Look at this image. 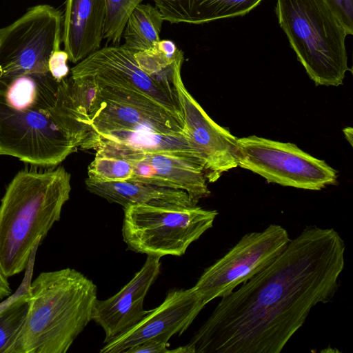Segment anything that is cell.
Returning a JSON list of instances; mask_svg holds the SVG:
<instances>
[{
    "mask_svg": "<svg viewBox=\"0 0 353 353\" xmlns=\"http://www.w3.org/2000/svg\"><path fill=\"white\" fill-rule=\"evenodd\" d=\"M333 228L306 226L265 268L221 298L186 353H279L318 303L330 302L345 267Z\"/></svg>",
    "mask_w": 353,
    "mask_h": 353,
    "instance_id": "1",
    "label": "cell"
},
{
    "mask_svg": "<svg viewBox=\"0 0 353 353\" xmlns=\"http://www.w3.org/2000/svg\"><path fill=\"white\" fill-rule=\"evenodd\" d=\"M91 131L69 77L57 81L45 72L0 78V155L54 167Z\"/></svg>",
    "mask_w": 353,
    "mask_h": 353,
    "instance_id": "2",
    "label": "cell"
},
{
    "mask_svg": "<svg viewBox=\"0 0 353 353\" xmlns=\"http://www.w3.org/2000/svg\"><path fill=\"white\" fill-rule=\"evenodd\" d=\"M94 283L75 269L43 272L29 287L28 310L4 353H65L92 321Z\"/></svg>",
    "mask_w": 353,
    "mask_h": 353,
    "instance_id": "3",
    "label": "cell"
},
{
    "mask_svg": "<svg viewBox=\"0 0 353 353\" xmlns=\"http://www.w3.org/2000/svg\"><path fill=\"white\" fill-rule=\"evenodd\" d=\"M70 178L62 166L26 168L8 185L0 203V271L7 278L25 270L35 245L59 221Z\"/></svg>",
    "mask_w": 353,
    "mask_h": 353,
    "instance_id": "4",
    "label": "cell"
},
{
    "mask_svg": "<svg viewBox=\"0 0 353 353\" xmlns=\"http://www.w3.org/2000/svg\"><path fill=\"white\" fill-rule=\"evenodd\" d=\"M276 13L298 60L316 85H342L347 65L345 27L326 0H277Z\"/></svg>",
    "mask_w": 353,
    "mask_h": 353,
    "instance_id": "5",
    "label": "cell"
},
{
    "mask_svg": "<svg viewBox=\"0 0 353 353\" xmlns=\"http://www.w3.org/2000/svg\"><path fill=\"white\" fill-rule=\"evenodd\" d=\"M122 236L128 250L161 258L183 255L213 226L215 210L199 206L133 205L123 208Z\"/></svg>",
    "mask_w": 353,
    "mask_h": 353,
    "instance_id": "6",
    "label": "cell"
},
{
    "mask_svg": "<svg viewBox=\"0 0 353 353\" xmlns=\"http://www.w3.org/2000/svg\"><path fill=\"white\" fill-rule=\"evenodd\" d=\"M237 148L238 166L268 183L310 190L336 183L334 169L294 143L251 135L237 138Z\"/></svg>",
    "mask_w": 353,
    "mask_h": 353,
    "instance_id": "7",
    "label": "cell"
},
{
    "mask_svg": "<svg viewBox=\"0 0 353 353\" xmlns=\"http://www.w3.org/2000/svg\"><path fill=\"white\" fill-rule=\"evenodd\" d=\"M62 22L59 10L42 4L0 29V78L49 72V59L60 49Z\"/></svg>",
    "mask_w": 353,
    "mask_h": 353,
    "instance_id": "8",
    "label": "cell"
},
{
    "mask_svg": "<svg viewBox=\"0 0 353 353\" xmlns=\"http://www.w3.org/2000/svg\"><path fill=\"white\" fill-rule=\"evenodd\" d=\"M290 241L288 231L276 224L247 233L206 268L192 288L205 305L216 298L226 296L268 266Z\"/></svg>",
    "mask_w": 353,
    "mask_h": 353,
    "instance_id": "9",
    "label": "cell"
},
{
    "mask_svg": "<svg viewBox=\"0 0 353 353\" xmlns=\"http://www.w3.org/2000/svg\"><path fill=\"white\" fill-rule=\"evenodd\" d=\"M134 53L123 45L105 46L92 52L70 70V77H89L100 85L147 96L183 123L176 94L156 83L138 65Z\"/></svg>",
    "mask_w": 353,
    "mask_h": 353,
    "instance_id": "10",
    "label": "cell"
},
{
    "mask_svg": "<svg viewBox=\"0 0 353 353\" xmlns=\"http://www.w3.org/2000/svg\"><path fill=\"white\" fill-rule=\"evenodd\" d=\"M174 86L184 130L201 153L206 181L214 183L224 172L238 167L237 138L207 114L185 87L181 70L175 74Z\"/></svg>",
    "mask_w": 353,
    "mask_h": 353,
    "instance_id": "11",
    "label": "cell"
},
{
    "mask_svg": "<svg viewBox=\"0 0 353 353\" xmlns=\"http://www.w3.org/2000/svg\"><path fill=\"white\" fill-rule=\"evenodd\" d=\"M205 306L193 288L172 290L157 307L148 310L143 318L126 332L104 344L100 353H125L148 339L182 334Z\"/></svg>",
    "mask_w": 353,
    "mask_h": 353,
    "instance_id": "12",
    "label": "cell"
},
{
    "mask_svg": "<svg viewBox=\"0 0 353 353\" xmlns=\"http://www.w3.org/2000/svg\"><path fill=\"white\" fill-rule=\"evenodd\" d=\"M95 151V154L119 157L132 163L133 174L128 181L182 190L196 203L210 194L203 167L193 162L138 150L103 148Z\"/></svg>",
    "mask_w": 353,
    "mask_h": 353,
    "instance_id": "13",
    "label": "cell"
},
{
    "mask_svg": "<svg viewBox=\"0 0 353 353\" xmlns=\"http://www.w3.org/2000/svg\"><path fill=\"white\" fill-rule=\"evenodd\" d=\"M161 258L147 256L145 262L134 277L116 294L108 299L97 300L92 321L105 332L106 344L122 335L145 315L144 299L161 268Z\"/></svg>",
    "mask_w": 353,
    "mask_h": 353,
    "instance_id": "14",
    "label": "cell"
},
{
    "mask_svg": "<svg viewBox=\"0 0 353 353\" xmlns=\"http://www.w3.org/2000/svg\"><path fill=\"white\" fill-rule=\"evenodd\" d=\"M80 148L84 150L108 148L163 154L200 165L204 171L201 153L185 131L170 134L134 130L91 131Z\"/></svg>",
    "mask_w": 353,
    "mask_h": 353,
    "instance_id": "15",
    "label": "cell"
},
{
    "mask_svg": "<svg viewBox=\"0 0 353 353\" xmlns=\"http://www.w3.org/2000/svg\"><path fill=\"white\" fill-rule=\"evenodd\" d=\"M105 0H66L62 41L69 61L77 63L100 48Z\"/></svg>",
    "mask_w": 353,
    "mask_h": 353,
    "instance_id": "16",
    "label": "cell"
},
{
    "mask_svg": "<svg viewBox=\"0 0 353 353\" xmlns=\"http://www.w3.org/2000/svg\"><path fill=\"white\" fill-rule=\"evenodd\" d=\"M90 117L94 132L117 130L153 132L159 134L185 132L183 123L168 112H155L134 106L100 101Z\"/></svg>",
    "mask_w": 353,
    "mask_h": 353,
    "instance_id": "17",
    "label": "cell"
},
{
    "mask_svg": "<svg viewBox=\"0 0 353 353\" xmlns=\"http://www.w3.org/2000/svg\"><path fill=\"white\" fill-rule=\"evenodd\" d=\"M85 183L90 192L118 203L123 208L138 204L181 207L197 204L182 190L128 181L99 182L88 178Z\"/></svg>",
    "mask_w": 353,
    "mask_h": 353,
    "instance_id": "18",
    "label": "cell"
},
{
    "mask_svg": "<svg viewBox=\"0 0 353 353\" xmlns=\"http://www.w3.org/2000/svg\"><path fill=\"white\" fill-rule=\"evenodd\" d=\"M263 0H154L164 21L201 24L243 16Z\"/></svg>",
    "mask_w": 353,
    "mask_h": 353,
    "instance_id": "19",
    "label": "cell"
},
{
    "mask_svg": "<svg viewBox=\"0 0 353 353\" xmlns=\"http://www.w3.org/2000/svg\"><path fill=\"white\" fill-rule=\"evenodd\" d=\"M134 59L139 68L156 83L176 94L174 79L181 70L183 53L170 40H160L152 48L137 52Z\"/></svg>",
    "mask_w": 353,
    "mask_h": 353,
    "instance_id": "20",
    "label": "cell"
},
{
    "mask_svg": "<svg viewBox=\"0 0 353 353\" xmlns=\"http://www.w3.org/2000/svg\"><path fill=\"white\" fill-rule=\"evenodd\" d=\"M163 21L156 6L139 3L130 14L124 27L123 46L135 52L152 48L161 40Z\"/></svg>",
    "mask_w": 353,
    "mask_h": 353,
    "instance_id": "21",
    "label": "cell"
},
{
    "mask_svg": "<svg viewBox=\"0 0 353 353\" xmlns=\"http://www.w3.org/2000/svg\"><path fill=\"white\" fill-rule=\"evenodd\" d=\"M132 174L133 165L130 161L98 154L88 169V178L99 182L129 181Z\"/></svg>",
    "mask_w": 353,
    "mask_h": 353,
    "instance_id": "22",
    "label": "cell"
},
{
    "mask_svg": "<svg viewBox=\"0 0 353 353\" xmlns=\"http://www.w3.org/2000/svg\"><path fill=\"white\" fill-rule=\"evenodd\" d=\"M143 0H105V19L103 39L113 45H119L127 20Z\"/></svg>",
    "mask_w": 353,
    "mask_h": 353,
    "instance_id": "23",
    "label": "cell"
},
{
    "mask_svg": "<svg viewBox=\"0 0 353 353\" xmlns=\"http://www.w3.org/2000/svg\"><path fill=\"white\" fill-rule=\"evenodd\" d=\"M28 296L29 294L0 314V353H4L23 324L28 310Z\"/></svg>",
    "mask_w": 353,
    "mask_h": 353,
    "instance_id": "24",
    "label": "cell"
},
{
    "mask_svg": "<svg viewBox=\"0 0 353 353\" xmlns=\"http://www.w3.org/2000/svg\"><path fill=\"white\" fill-rule=\"evenodd\" d=\"M75 101L89 119L99 106V85L92 77H69Z\"/></svg>",
    "mask_w": 353,
    "mask_h": 353,
    "instance_id": "25",
    "label": "cell"
},
{
    "mask_svg": "<svg viewBox=\"0 0 353 353\" xmlns=\"http://www.w3.org/2000/svg\"><path fill=\"white\" fill-rule=\"evenodd\" d=\"M39 245V244L36 245L32 250L30 260L25 269L23 279L17 290L14 293H12L10 295L7 296L4 301L0 303V314L4 312L6 310L8 309L20 299L28 295L29 287L32 281L33 274L36 252Z\"/></svg>",
    "mask_w": 353,
    "mask_h": 353,
    "instance_id": "26",
    "label": "cell"
},
{
    "mask_svg": "<svg viewBox=\"0 0 353 353\" xmlns=\"http://www.w3.org/2000/svg\"><path fill=\"white\" fill-rule=\"evenodd\" d=\"M68 54L61 49L55 50L48 61V70L52 77L57 81L66 79L70 72L68 65Z\"/></svg>",
    "mask_w": 353,
    "mask_h": 353,
    "instance_id": "27",
    "label": "cell"
},
{
    "mask_svg": "<svg viewBox=\"0 0 353 353\" xmlns=\"http://www.w3.org/2000/svg\"><path fill=\"white\" fill-rule=\"evenodd\" d=\"M348 34H353V0H326Z\"/></svg>",
    "mask_w": 353,
    "mask_h": 353,
    "instance_id": "28",
    "label": "cell"
},
{
    "mask_svg": "<svg viewBox=\"0 0 353 353\" xmlns=\"http://www.w3.org/2000/svg\"><path fill=\"white\" fill-rule=\"evenodd\" d=\"M169 339L165 336L154 337L132 347L125 353H169Z\"/></svg>",
    "mask_w": 353,
    "mask_h": 353,
    "instance_id": "29",
    "label": "cell"
},
{
    "mask_svg": "<svg viewBox=\"0 0 353 353\" xmlns=\"http://www.w3.org/2000/svg\"><path fill=\"white\" fill-rule=\"evenodd\" d=\"M12 293L8 278L0 271V299L8 296Z\"/></svg>",
    "mask_w": 353,
    "mask_h": 353,
    "instance_id": "30",
    "label": "cell"
},
{
    "mask_svg": "<svg viewBox=\"0 0 353 353\" xmlns=\"http://www.w3.org/2000/svg\"><path fill=\"white\" fill-rule=\"evenodd\" d=\"M346 139L350 142V145H352V134L353 130L350 127L345 128L343 130Z\"/></svg>",
    "mask_w": 353,
    "mask_h": 353,
    "instance_id": "31",
    "label": "cell"
}]
</instances>
